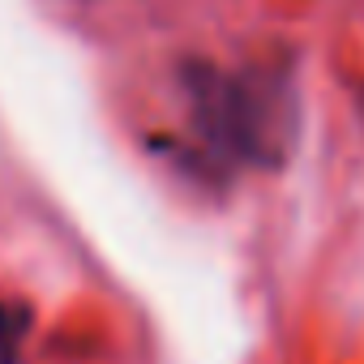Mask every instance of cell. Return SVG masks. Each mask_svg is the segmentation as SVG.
Here are the masks:
<instances>
[{
  "instance_id": "cell-1",
  "label": "cell",
  "mask_w": 364,
  "mask_h": 364,
  "mask_svg": "<svg viewBox=\"0 0 364 364\" xmlns=\"http://www.w3.org/2000/svg\"><path fill=\"white\" fill-rule=\"evenodd\" d=\"M193 112V129L202 141L232 163L249 167H283L296 133H300V103L296 86L283 69H215L193 60L180 69Z\"/></svg>"
},
{
  "instance_id": "cell-2",
  "label": "cell",
  "mask_w": 364,
  "mask_h": 364,
  "mask_svg": "<svg viewBox=\"0 0 364 364\" xmlns=\"http://www.w3.org/2000/svg\"><path fill=\"white\" fill-rule=\"evenodd\" d=\"M31 334V309L18 300H0V364H18Z\"/></svg>"
}]
</instances>
